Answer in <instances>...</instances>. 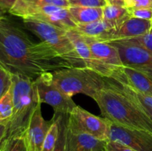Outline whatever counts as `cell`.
I'll use <instances>...</instances> for the list:
<instances>
[{
  "instance_id": "29",
  "label": "cell",
  "mask_w": 152,
  "mask_h": 151,
  "mask_svg": "<svg viewBox=\"0 0 152 151\" xmlns=\"http://www.w3.org/2000/svg\"><path fill=\"white\" fill-rule=\"evenodd\" d=\"M4 151H27L24 136H17L8 140Z\"/></svg>"
},
{
  "instance_id": "32",
  "label": "cell",
  "mask_w": 152,
  "mask_h": 151,
  "mask_svg": "<svg viewBox=\"0 0 152 151\" xmlns=\"http://www.w3.org/2000/svg\"><path fill=\"white\" fill-rule=\"evenodd\" d=\"M7 125L0 124V151H4L8 140L7 139Z\"/></svg>"
},
{
  "instance_id": "21",
  "label": "cell",
  "mask_w": 152,
  "mask_h": 151,
  "mask_svg": "<svg viewBox=\"0 0 152 151\" xmlns=\"http://www.w3.org/2000/svg\"><path fill=\"white\" fill-rule=\"evenodd\" d=\"M59 124V136L53 151H66V136L68 131V114L54 113Z\"/></svg>"
},
{
  "instance_id": "12",
  "label": "cell",
  "mask_w": 152,
  "mask_h": 151,
  "mask_svg": "<svg viewBox=\"0 0 152 151\" xmlns=\"http://www.w3.org/2000/svg\"><path fill=\"white\" fill-rule=\"evenodd\" d=\"M67 36L72 42L80 59L84 62L86 68L96 71L105 78H111L113 74L119 68H114L96 59L91 52L84 37L74 29L67 31Z\"/></svg>"
},
{
  "instance_id": "25",
  "label": "cell",
  "mask_w": 152,
  "mask_h": 151,
  "mask_svg": "<svg viewBox=\"0 0 152 151\" xmlns=\"http://www.w3.org/2000/svg\"><path fill=\"white\" fill-rule=\"evenodd\" d=\"M27 4L32 6L53 5L68 8L70 3L68 0H23Z\"/></svg>"
},
{
  "instance_id": "10",
  "label": "cell",
  "mask_w": 152,
  "mask_h": 151,
  "mask_svg": "<svg viewBox=\"0 0 152 151\" xmlns=\"http://www.w3.org/2000/svg\"><path fill=\"white\" fill-rule=\"evenodd\" d=\"M108 43L117 49L123 66L138 70L152 68V52L123 39Z\"/></svg>"
},
{
  "instance_id": "38",
  "label": "cell",
  "mask_w": 152,
  "mask_h": 151,
  "mask_svg": "<svg viewBox=\"0 0 152 151\" xmlns=\"http://www.w3.org/2000/svg\"><path fill=\"white\" fill-rule=\"evenodd\" d=\"M134 1V0H124L125 7H126V8H131V7H133Z\"/></svg>"
},
{
  "instance_id": "13",
  "label": "cell",
  "mask_w": 152,
  "mask_h": 151,
  "mask_svg": "<svg viewBox=\"0 0 152 151\" xmlns=\"http://www.w3.org/2000/svg\"><path fill=\"white\" fill-rule=\"evenodd\" d=\"M151 28L152 21L131 17L121 24L118 28L110 30L102 36L92 38L103 42L126 39L145 35L149 32Z\"/></svg>"
},
{
  "instance_id": "24",
  "label": "cell",
  "mask_w": 152,
  "mask_h": 151,
  "mask_svg": "<svg viewBox=\"0 0 152 151\" xmlns=\"http://www.w3.org/2000/svg\"><path fill=\"white\" fill-rule=\"evenodd\" d=\"M123 40H126V41L132 43V44L140 46V47L149 50L150 52H152V28L149 32H148L145 35L131 38H126V39Z\"/></svg>"
},
{
  "instance_id": "23",
  "label": "cell",
  "mask_w": 152,
  "mask_h": 151,
  "mask_svg": "<svg viewBox=\"0 0 152 151\" xmlns=\"http://www.w3.org/2000/svg\"><path fill=\"white\" fill-rule=\"evenodd\" d=\"M13 74L0 65V99L11 88Z\"/></svg>"
},
{
  "instance_id": "26",
  "label": "cell",
  "mask_w": 152,
  "mask_h": 151,
  "mask_svg": "<svg viewBox=\"0 0 152 151\" xmlns=\"http://www.w3.org/2000/svg\"><path fill=\"white\" fill-rule=\"evenodd\" d=\"M117 83L120 84L119 87H120L122 90L131 93L132 96H134L136 99H137L138 100H139L140 102H142V104H144V105H148V106H149L150 107L152 108V96H145V95L142 94V93H138V92H137L136 90L132 89L130 86L127 85V84H125V83H123V82H117Z\"/></svg>"
},
{
  "instance_id": "36",
  "label": "cell",
  "mask_w": 152,
  "mask_h": 151,
  "mask_svg": "<svg viewBox=\"0 0 152 151\" xmlns=\"http://www.w3.org/2000/svg\"><path fill=\"white\" fill-rule=\"evenodd\" d=\"M139 71H140V72H142V73L145 74V76H148V78H149L152 81V68H146V69H143V70H139Z\"/></svg>"
},
{
  "instance_id": "27",
  "label": "cell",
  "mask_w": 152,
  "mask_h": 151,
  "mask_svg": "<svg viewBox=\"0 0 152 151\" xmlns=\"http://www.w3.org/2000/svg\"><path fill=\"white\" fill-rule=\"evenodd\" d=\"M70 6L85 7H101L108 4L106 0H68Z\"/></svg>"
},
{
  "instance_id": "14",
  "label": "cell",
  "mask_w": 152,
  "mask_h": 151,
  "mask_svg": "<svg viewBox=\"0 0 152 151\" xmlns=\"http://www.w3.org/2000/svg\"><path fill=\"white\" fill-rule=\"evenodd\" d=\"M111 78L125 83L138 93L152 96V81L137 70L123 66L114 73Z\"/></svg>"
},
{
  "instance_id": "5",
  "label": "cell",
  "mask_w": 152,
  "mask_h": 151,
  "mask_svg": "<svg viewBox=\"0 0 152 151\" xmlns=\"http://www.w3.org/2000/svg\"><path fill=\"white\" fill-rule=\"evenodd\" d=\"M24 26L47 43L71 68H86L67 36V31L50 24L31 19H23Z\"/></svg>"
},
{
  "instance_id": "19",
  "label": "cell",
  "mask_w": 152,
  "mask_h": 151,
  "mask_svg": "<svg viewBox=\"0 0 152 151\" xmlns=\"http://www.w3.org/2000/svg\"><path fill=\"white\" fill-rule=\"evenodd\" d=\"M130 18L128 9L123 6L108 4L103 7V19L114 29Z\"/></svg>"
},
{
  "instance_id": "18",
  "label": "cell",
  "mask_w": 152,
  "mask_h": 151,
  "mask_svg": "<svg viewBox=\"0 0 152 151\" xmlns=\"http://www.w3.org/2000/svg\"><path fill=\"white\" fill-rule=\"evenodd\" d=\"M111 29L114 28L104 19L88 24L77 25L74 28V30L83 36L91 38H99L102 36Z\"/></svg>"
},
{
  "instance_id": "1",
  "label": "cell",
  "mask_w": 152,
  "mask_h": 151,
  "mask_svg": "<svg viewBox=\"0 0 152 151\" xmlns=\"http://www.w3.org/2000/svg\"><path fill=\"white\" fill-rule=\"evenodd\" d=\"M0 65L13 75L32 80L45 73L71 68L47 43L33 41L8 16L0 20Z\"/></svg>"
},
{
  "instance_id": "28",
  "label": "cell",
  "mask_w": 152,
  "mask_h": 151,
  "mask_svg": "<svg viewBox=\"0 0 152 151\" xmlns=\"http://www.w3.org/2000/svg\"><path fill=\"white\" fill-rule=\"evenodd\" d=\"M127 9L131 17L152 21V8L131 7Z\"/></svg>"
},
{
  "instance_id": "9",
  "label": "cell",
  "mask_w": 152,
  "mask_h": 151,
  "mask_svg": "<svg viewBox=\"0 0 152 151\" xmlns=\"http://www.w3.org/2000/svg\"><path fill=\"white\" fill-rule=\"evenodd\" d=\"M109 141H115L136 151H152V133L110 123Z\"/></svg>"
},
{
  "instance_id": "37",
  "label": "cell",
  "mask_w": 152,
  "mask_h": 151,
  "mask_svg": "<svg viewBox=\"0 0 152 151\" xmlns=\"http://www.w3.org/2000/svg\"><path fill=\"white\" fill-rule=\"evenodd\" d=\"M7 13H8V12L7 11V10H5L4 7H2L1 6H0V20L2 19H4V18L7 17Z\"/></svg>"
},
{
  "instance_id": "15",
  "label": "cell",
  "mask_w": 152,
  "mask_h": 151,
  "mask_svg": "<svg viewBox=\"0 0 152 151\" xmlns=\"http://www.w3.org/2000/svg\"><path fill=\"white\" fill-rule=\"evenodd\" d=\"M83 37L91 52L96 59L114 68L123 67L120 53L114 46L108 42L97 41L91 37Z\"/></svg>"
},
{
  "instance_id": "7",
  "label": "cell",
  "mask_w": 152,
  "mask_h": 151,
  "mask_svg": "<svg viewBox=\"0 0 152 151\" xmlns=\"http://www.w3.org/2000/svg\"><path fill=\"white\" fill-rule=\"evenodd\" d=\"M110 123L107 118L96 116L78 105L68 114V128L70 131L86 133L107 142L109 141Z\"/></svg>"
},
{
  "instance_id": "4",
  "label": "cell",
  "mask_w": 152,
  "mask_h": 151,
  "mask_svg": "<svg viewBox=\"0 0 152 151\" xmlns=\"http://www.w3.org/2000/svg\"><path fill=\"white\" fill-rule=\"evenodd\" d=\"M51 73L57 87L71 98L82 93L94 99L108 84L105 77L88 68H63Z\"/></svg>"
},
{
  "instance_id": "34",
  "label": "cell",
  "mask_w": 152,
  "mask_h": 151,
  "mask_svg": "<svg viewBox=\"0 0 152 151\" xmlns=\"http://www.w3.org/2000/svg\"><path fill=\"white\" fill-rule=\"evenodd\" d=\"M133 7L152 8L151 0H134Z\"/></svg>"
},
{
  "instance_id": "31",
  "label": "cell",
  "mask_w": 152,
  "mask_h": 151,
  "mask_svg": "<svg viewBox=\"0 0 152 151\" xmlns=\"http://www.w3.org/2000/svg\"><path fill=\"white\" fill-rule=\"evenodd\" d=\"M105 151H136L129 146L115 141H108Z\"/></svg>"
},
{
  "instance_id": "6",
  "label": "cell",
  "mask_w": 152,
  "mask_h": 151,
  "mask_svg": "<svg viewBox=\"0 0 152 151\" xmlns=\"http://www.w3.org/2000/svg\"><path fill=\"white\" fill-rule=\"evenodd\" d=\"M12 15L24 19H31L50 24L68 31L76 28L68 8L53 5L32 6L27 4L23 0H18Z\"/></svg>"
},
{
  "instance_id": "33",
  "label": "cell",
  "mask_w": 152,
  "mask_h": 151,
  "mask_svg": "<svg viewBox=\"0 0 152 151\" xmlns=\"http://www.w3.org/2000/svg\"><path fill=\"white\" fill-rule=\"evenodd\" d=\"M18 0H0V6L4 7L9 13H11L17 4Z\"/></svg>"
},
{
  "instance_id": "3",
  "label": "cell",
  "mask_w": 152,
  "mask_h": 151,
  "mask_svg": "<svg viewBox=\"0 0 152 151\" xmlns=\"http://www.w3.org/2000/svg\"><path fill=\"white\" fill-rule=\"evenodd\" d=\"M13 113L7 126V139L24 136L34 108L39 103L34 80L13 75L12 84Z\"/></svg>"
},
{
  "instance_id": "30",
  "label": "cell",
  "mask_w": 152,
  "mask_h": 151,
  "mask_svg": "<svg viewBox=\"0 0 152 151\" xmlns=\"http://www.w3.org/2000/svg\"><path fill=\"white\" fill-rule=\"evenodd\" d=\"M119 88L121 90V91L123 92V93H124V94L126 95V96H127L129 99H131V100L133 102V103L134 104V105H136V106L137 107L139 108L140 110H142V112H144L145 114H147V115H148V116H149L150 118L152 119V108L151 107H150L148 106V105H144V104H142V102H140L137 99H136L134 96H132L131 93H128V92L125 91V90H122L120 87H119Z\"/></svg>"
},
{
  "instance_id": "17",
  "label": "cell",
  "mask_w": 152,
  "mask_h": 151,
  "mask_svg": "<svg viewBox=\"0 0 152 151\" xmlns=\"http://www.w3.org/2000/svg\"><path fill=\"white\" fill-rule=\"evenodd\" d=\"M70 15L76 25L88 24L103 19V8L70 6Z\"/></svg>"
},
{
  "instance_id": "20",
  "label": "cell",
  "mask_w": 152,
  "mask_h": 151,
  "mask_svg": "<svg viewBox=\"0 0 152 151\" xmlns=\"http://www.w3.org/2000/svg\"><path fill=\"white\" fill-rule=\"evenodd\" d=\"M13 113L12 89L0 99V124L7 125L10 122Z\"/></svg>"
},
{
  "instance_id": "16",
  "label": "cell",
  "mask_w": 152,
  "mask_h": 151,
  "mask_svg": "<svg viewBox=\"0 0 152 151\" xmlns=\"http://www.w3.org/2000/svg\"><path fill=\"white\" fill-rule=\"evenodd\" d=\"M107 141L96 139L86 133L70 131L66 136V151H105Z\"/></svg>"
},
{
  "instance_id": "2",
  "label": "cell",
  "mask_w": 152,
  "mask_h": 151,
  "mask_svg": "<svg viewBox=\"0 0 152 151\" xmlns=\"http://www.w3.org/2000/svg\"><path fill=\"white\" fill-rule=\"evenodd\" d=\"M94 100L99 106L104 118L119 126L137 129L152 133V119L139 109L119 88L108 81L105 88L97 93Z\"/></svg>"
},
{
  "instance_id": "22",
  "label": "cell",
  "mask_w": 152,
  "mask_h": 151,
  "mask_svg": "<svg viewBox=\"0 0 152 151\" xmlns=\"http://www.w3.org/2000/svg\"><path fill=\"white\" fill-rule=\"evenodd\" d=\"M59 136V124L56 116L53 115V123L45 136L41 151H53Z\"/></svg>"
},
{
  "instance_id": "8",
  "label": "cell",
  "mask_w": 152,
  "mask_h": 151,
  "mask_svg": "<svg viewBox=\"0 0 152 151\" xmlns=\"http://www.w3.org/2000/svg\"><path fill=\"white\" fill-rule=\"evenodd\" d=\"M38 100L51 106L54 113L69 114L77 106L72 98L64 93L55 84L50 72L45 73L34 80Z\"/></svg>"
},
{
  "instance_id": "39",
  "label": "cell",
  "mask_w": 152,
  "mask_h": 151,
  "mask_svg": "<svg viewBox=\"0 0 152 151\" xmlns=\"http://www.w3.org/2000/svg\"><path fill=\"white\" fill-rule=\"evenodd\" d=\"M151 1H152V0H151Z\"/></svg>"
},
{
  "instance_id": "11",
  "label": "cell",
  "mask_w": 152,
  "mask_h": 151,
  "mask_svg": "<svg viewBox=\"0 0 152 151\" xmlns=\"http://www.w3.org/2000/svg\"><path fill=\"white\" fill-rule=\"evenodd\" d=\"M53 123L44 119L42 114L41 103L39 102L31 115L24 133L27 151H41L45 136Z\"/></svg>"
},
{
  "instance_id": "35",
  "label": "cell",
  "mask_w": 152,
  "mask_h": 151,
  "mask_svg": "<svg viewBox=\"0 0 152 151\" xmlns=\"http://www.w3.org/2000/svg\"><path fill=\"white\" fill-rule=\"evenodd\" d=\"M106 1L107 3L109 4H115V5L123 6V7H125L124 0H106Z\"/></svg>"
}]
</instances>
